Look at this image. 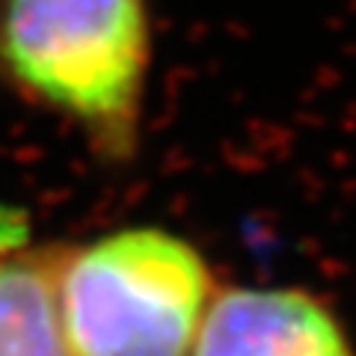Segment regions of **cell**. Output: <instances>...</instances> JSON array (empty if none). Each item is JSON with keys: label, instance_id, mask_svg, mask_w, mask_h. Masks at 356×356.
Returning <instances> with one entry per match:
<instances>
[{"label": "cell", "instance_id": "cell-4", "mask_svg": "<svg viewBox=\"0 0 356 356\" xmlns=\"http://www.w3.org/2000/svg\"><path fill=\"white\" fill-rule=\"evenodd\" d=\"M60 255H0V356H72L57 303Z\"/></svg>", "mask_w": 356, "mask_h": 356}, {"label": "cell", "instance_id": "cell-1", "mask_svg": "<svg viewBox=\"0 0 356 356\" xmlns=\"http://www.w3.org/2000/svg\"><path fill=\"white\" fill-rule=\"evenodd\" d=\"M149 51L146 0H3L6 77L113 152L134 143Z\"/></svg>", "mask_w": 356, "mask_h": 356}, {"label": "cell", "instance_id": "cell-3", "mask_svg": "<svg viewBox=\"0 0 356 356\" xmlns=\"http://www.w3.org/2000/svg\"><path fill=\"white\" fill-rule=\"evenodd\" d=\"M191 356H353V348L306 291L232 288L211 300Z\"/></svg>", "mask_w": 356, "mask_h": 356}, {"label": "cell", "instance_id": "cell-2", "mask_svg": "<svg viewBox=\"0 0 356 356\" xmlns=\"http://www.w3.org/2000/svg\"><path fill=\"white\" fill-rule=\"evenodd\" d=\"M211 300L196 247L152 226L104 235L57 264L72 356H191Z\"/></svg>", "mask_w": 356, "mask_h": 356}]
</instances>
